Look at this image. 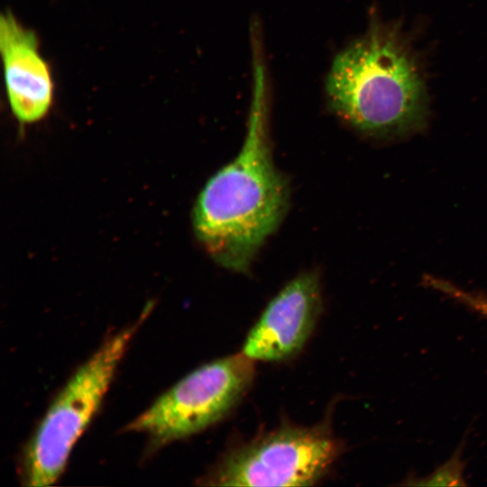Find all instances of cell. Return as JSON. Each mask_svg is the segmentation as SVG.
Listing matches in <instances>:
<instances>
[{
    "instance_id": "cell-7",
    "label": "cell",
    "mask_w": 487,
    "mask_h": 487,
    "mask_svg": "<svg viewBox=\"0 0 487 487\" xmlns=\"http://www.w3.org/2000/svg\"><path fill=\"white\" fill-rule=\"evenodd\" d=\"M33 32L6 12L0 18V51L8 101L21 123H34L48 113L53 94L49 67Z\"/></svg>"
},
{
    "instance_id": "cell-5",
    "label": "cell",
    "mask_w": 487,
    "mask_h": 487,
    "mask_svg": "<svg viewBox=\"0 0 487 487\" xmlns=\"http://www.w3.org/2000/svg\"><path fill=\"white\" fill-rule=\"evenodd\" d=\"M338 451L325 427H281L227 453L204 481L217 486L312 485Z\"/></svg>"
},
{
    "instance_id": "cell-2",
    "label": "cell",
    "mask_w": 487,
    "mask_h": 487,
    "mask_svg": "<svg viewBox=\"0 0 487 487\" xmlns=\"http://www.w3.org/2000/svg\"><path fill=\"white\" fill-rule=\"evenodd\" d=\"M325 89L333 112L363 133L404 136L426 124L424 79L404 41L390 29L374 26L338 52Z\"/></svg>"
},
{
    "instance_id": "cell-8",
    "label": "cell",
    "mask_w": 487,
    "mask_h": 487,
    "mask_svg": "<svg viewBox=\"0 0 487 487\" xmlns=\"http://www.w3.org/2000/svg\"><path fill=\"white\" fill-rule=\"evenodd\" d=\"M424 283L487 318V293L465 290L447 280L432 276H426Z\"/></svg>"
},
{
    "instance_id": "cell-1",
    "label": "cell",
    "mask_w": 487,
    "mask_h": 487,
    "mask_svg": "<svg viewBox=\"0 0 487 487\" xmlns=\"http://www.w3.org/2000/svg\"><path fill=\"white\" fill-rule=\"evenodd\" d=\"M262 68H257L246 135L235 158L205 184L192 213L193 229L209 256L236 272L249 270L289 204L286 179L271 152Z\"/></svg>"
},
{
    "instance_id": "cell-6",
    "label": "cell",
    "mask_w": 487,
    "mask_h": 487,
    "mask_svg": "<svg viewBox=\"0 0 487 487\" xmlns=\"http://www.w3.org/2000/svg\"><path fill=\"white\" fill-rule=\"evenodd\" d=\"M321 310L319 278L306 271L270 301L244 341L242 353L253 361L294 356L309 337Z\"/></svg>"
},
{
    "instance_id": "cell-9",
    "label": "cell",
    "mask_w": 487,
    "mask_h": 487,
    "mask_svg": "<svg viewBox=\"0 0 487 487\" xmlns=\"http://www.w3.org/2000/svg\"><path fill=\"white\" fill-rule=\"evenodd\" d=\"M460 449L432 473L423 479H412L408 485L462 486L466 485L464 477V464Z\"/></svg>"
},
{
    "instance_id": "cell-4",
    "label": "cell",
    "mask_w": 487,
    "mask_h": 487,
    "mask_svg": "<svg viewBox=\"0 0 487 487\" xmlns=\"http://www.w3.org/2000/svg\"><path fill=\"white\" fill-rule=\"evenodd\" d=\"M253 362L241 353L199 366L125 429L145 434L155 447L206 429L222 419L248 390L255 372Z\"/></svg>"
},
{
    "instance_id": "cell-3",
    "label": "cell",
    "mask_w": 487,
    "mask_h": 487,
    "mask_svg": "<svg viewBox=\"0 0 487 487\" xmlns=\"http://www.w3.org/2000/svg\"><path fill=\"white\" fill-rule=\"evenodd\" d=\"M146 314L106 339L53 400L24 451L25 485L49 486L62 473L73 446L97 410Z\"/></svg>"
}]
</instances>
